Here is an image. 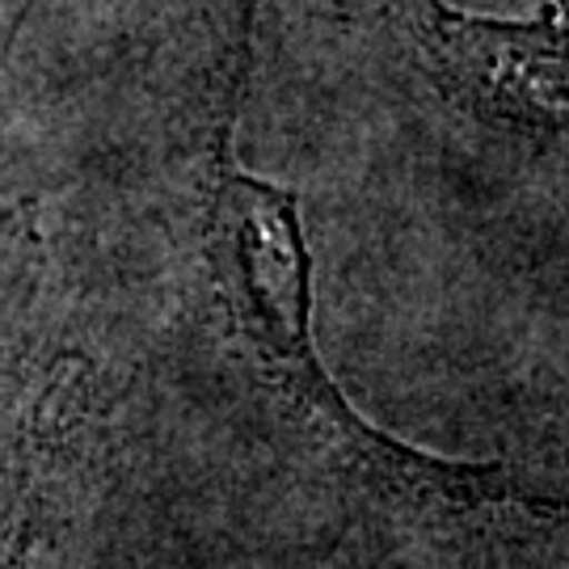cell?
<instances>
[{"mask_svg": "<svg viewBox=\"0 0 569 569\" xmlns=\"http://www.w3.org/2000/svg\"><path fill=\"white\" fill-rule=\"evenodd\" d=\"M253 60V0H237L190 110L182 169L186 287L244 392L308 468L406 523L515 515L566 523L569 493L507 465L448 460L367 422L333 380L312 333V249L300 194L237 161V114Z\"/></svg>", "mask_w": 569, "mask_h": 569, "instance_id": "6da1fadb", "label": "cell"}, {"mask_svg": "<svg viewBox=\"0 0 569 569\" xmlns=\"http://www.w3.org/2000/svg\"><path fill=\"white\" fill-rule=\"evenodd\" d=\"M110 363L72 329L34 224H0V569H68L102 489Z\"/></svg>", "mask_w": 569, "mask_h": 569, "instance_id": "7a4b0ae2", "label": "cell"}, {"mask_svg": "<svg viewBox=\"0 0 569 569\" xmlns=\"http://www.w3.org/2000/svg\"><path fill=\"white\" fill-rule=\"evenodd\" d=\"M388 18L413 72L489 131L569 148V0L531 18L477 13L456 0H392Z\"/></svg>", "mask_w": 569, "mask_h": 569, "instance_id": "3957f363", "label": "cell"}, {"mask_svg": "<svg viewBox=\"0 0 569 569\" xmlns=\"http://www.w3.org/2000/svg\"><path fill=\"white\" fill-rule=\"evenodd\" d=\"M34 9H39V0H0V110L9 98V81H13V51H18L21 30Z\"/></svg>", "mask_w": 569, "mask_h": 569, "instance_id": "277c9868", "label": "cell"}]
</instances>
